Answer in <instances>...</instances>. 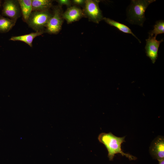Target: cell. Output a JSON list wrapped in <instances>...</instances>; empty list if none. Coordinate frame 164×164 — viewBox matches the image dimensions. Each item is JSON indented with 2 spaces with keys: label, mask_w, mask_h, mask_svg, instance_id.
I'll use <instances>...</instances> for the list:
<instances>
[{
  "label": "cell",
  "mask_w": 164,
  "mask_h": 164,
  "mask_svg": "<svg viewBox=\"0 0 164 164\" xmlns=\"http://www.w3.org/2000/svg\"><path fill=\"white\" fill-rule=\"evenodd\" d=\"M43 32V31H38L24 35L12 36L9 40L13 41H22L26 43L30 46L32 47V43L34 39L41 35Z\"/></svg>",
  "instance_id": "obj_9"
},
{
  "label": "cell",
  "mask_w": 164,
  "mask_h": 164,
  "mask_svg": "<svg viewBox=\"0 0 164 164\" xmlns=\"http://www.w3.org/2000/svg\"><path fill=\"white\" fill-rule=\"evenodd\" d=\"M52 5V1L50 0H32V11H48Z\"/></svg>",
  "instance_id": "obj_12"
},
{
  "label": "cell",
  "mask_w": 164,
  "mask_h": 164,
  "mask_svg": "<svg viewBox=\"0 0 164 164\" xmlns=\"http://www.w3.org/2000/svg\"><path fill=\"white\" fill-rule=\"evenodd\" d=\"M24 20L27 22L32 11V0H18Z\"/></svg>",
  "instance_id": "obj_10"
},
{
  "label": "cell",
  "mask_w": 164,
  "mask_h": 164,
  "mask_svg": "<svg viewBox=\"0 0 164 164\" xmlns=\"http://www.w3.org/2000/svg\"><path fill=\"white\" fill-rule=\"evenodd\" d=\"M155 0H132L128 9V21L131 24L143 26L146 20L145 12L151 3Z\"/></svg>",
  "instance_id": "obj_2"
},
{
  "label": "cell",
  "mask_w": 164,
  "mask_h": 164,
  "mask_svg": "<svg viewBox=\"0 0 164 164\" xmlns=\"http://www.w3.org/2000/svg\"><path fill=\"white\" fill-rule=\"evenodd\" d=\"M16 20L5 18L0 16V32H9L15 25Z\"/></svg>",
  "instance_id": "obj_14"
},
{
  "label": "cell",
  "mask_w": 164,
  "mask_h": 164,
  "mask_svg": "<svg viewBox=\"0 0 164 164\" xmlns=\"http://www.w3.org/2000/svg\"><path fill=\"white\" fill-rule=\"evenodd\" d=\"M154 29L149 32L148 33L149 36H154L156 37L157 35L164 33V21L163 20H159L156 22L154 26Z\"/></svg>",
  "instance_id": "obj_15"
},
{
  "label": "cell",
  "mask_w": 164,
  "mask_h": 164,
  "mask_svg": "<svg viewBox=\"0 0 164 164\" xmlns=\"http://www.w3.org/2000/svg\"><path fill=\"white\" fill-rule=\"evenodd\" d=\"M98 139L107 149L108 156L110 160H112L114 155L117 153H120L130 160L136 159L135 157L129 154L125 153L122 151L121 144L125 141V137H118L111 133H102L99 135Z\"/></svg>",
  "instance_id": "obj_1"
},
{
  "label": "cell",
  "mask_w": 164,
  "mask_h": 164,
  "mask_svg": "<svg viewBox=\"0 0 164 164\" xmlns=\"http://www.w3.org/2000/svg\"><path fill=\"white\" fill-rule=\"evenodd\" d=\"M52 15L48 11H35L31 14L27 23L36 32L43 31Z\"/></svg>",
  "instance_id": "obj_3"
},
{
  "label": "cell",
  "mask_w": 164,
  "mask_h": 164,
  "mask_svg": "<svg viewBox=\"0 0 164 164\" xmlns=\"http://www.w3.org/2000/svg\"><path fill=\"white\" fill-rule=\"evenodd\" d=\"M152 152L158 160L164 159L163 138H159L156 140L152 147Z\"/></svg>",
  "instance_id": "obj_11"
},
{
  "label": "cell",
  "mask_w": 164,
  "mask_h": 164,
  "mask_svg": "<svg viewBox=\"0 0 164 164\" xmlns=\"http://www.w3.org/2000/svg\"><path fill=\"white\" fill-rule=\"evenodd\" d=\"M59 5H65L67 6L71 5V1L69 0H59L57 1Z\"/></svg>",
  "instance_id": "obj_16"
},
{
  "label": "cell",
  "mask_w": 164,
  "mask_h": 164,
  "mask_svg": "<svg viewBox=\"0 0 164 164\" xmlns=\"http://www.w3.org/2000/svg\"><path fill=\"white\" fill-rule=\"evenodd\" d=\"M103 19L110 26H114L120 31L126 33L130 34L136 38L140 43L141 42L134 34L132 32L131 29L126 25L115 21L112 19L107 18H103Z\"/></svg>",
  "instance_id": "obj_13"
},
{
  "label": "cell",
  "mask_w": 164,
  "mask_h": 164,
  "mask_svg": "<svg viewBox=\"0 0 164 164\" xmlns=\"http://www.w3.org/2000/svg\"><path fill=\"white\" fill-rule=\"evenodd\" d=\"M85 0H74L72 1L73 3L76 5H82L84 4Z\"/></svg>",
  "instance_id": "obj_17"
},
{
  "label": "cell",
  "mask_w": 164,
  "mask_h": 164,
  "mask_svg": "<svg viewBox=\"0 0 164 164\" xmlns=\"http://www.w3.org/2000/svg\"><path fill=\"white\" fill-rule=\"evenodd\" d=\"M84 15V13L80 8L75 6L69 7L63 14V17L70 23L78 20Z\"/></svg>",
  "instance_id": "obj_8"
},
{
  "label": "cell",
  "mask_w": 164,
  "mask_h": 164,
  "mask_svg": "<svg viewBox=\"0 0 164 164\" xmlns=\"http://www.w3.org/2000/svg\"><path fill=\"white\" fill-rule=\"evenodd\" d=\"M99 1L87 0L84 3V12L90 20L98 23L103 19L101 11L99 7Z\"/></svg>",
  "instance_id": "obj_4"
},
{
  "label": "cell",
  "mask_w": 164,
  "mask_h": 164,
  "mask_svg": "<svg viewBox=\"0 0 164 164\" xmlns=\"http://www.w3.org/2000/svg\"></svg>",
  "instance_id": "obj_19"
},
{
  "label": "cell",
  "mask_w": 164,
  "mask_h": 164,
  "mask_svg": "<svg viewBox=\"0 0 164 164\" xmlns=\"http://www.w3.org/2000/svg\"><path fill=\"white\" fill-rule=\"evenodd\" d=\"M163 41V39L157 40L154 36H149V38L146 40L145 53L153 63H155L157 58L160 43Z\"/></svg>",
  "instance_id": "obj_7"
},
{
  "label": "cell",
  "mask_w": 164,
  "mask_h": 164,
  "mask_svg": "<svg viewBox=\"0 0 164 164\" xmlns=\"http://www.w3.org/2000/svg\"><path fill=\"white\" fill-rule=\"evenodd\" d=\"M20 9L18 1L6 0L3 5L2 14L10 19L17 20L21 15Z\"/></svg>",
  "instance_id": "obj_6"
},
{
  "label": "cell",
  "mask_w": 164,
  "mask_h": 164,
  "mask_svg": "<svg viewBox=\"0 0 164 164\" xmlns=\"http://www.w3.org/2000/svg\"><path fill=\"white\" fill-rule=\"evenodd\" d=\"M159 164H164V159L158 160Z\"/></svg>",
  "instance_id": "obj_18"
},
{
  "label": "cell",
  "mask_w": 164,
  "mask_h": 164,
  "mask_svg": "<svg viewBox=\"0 0 164 164\" xmlns=\"http://www.w3.org/2000/svg\"><path fill=\"white\" fill-rule=\"evenodd\" d=\"M63 14L59 7L54 9L53 13L46 26V31L51 34L57 33L60 30L63 23Z\"/></svg>",
  "instance_id": "obj_5"
}]
</instances>
